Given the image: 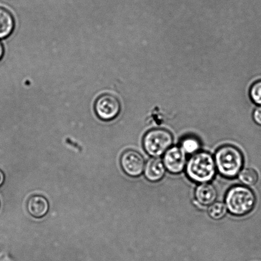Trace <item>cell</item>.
Instances as JSON below:
<instances>
[{
  "label": "cell",
  "instance_id": "1",
  "mask_svg": "<svg viewBox=\"0 0 261 261\" xmlns=\"http://www.w3.org/2000/svg\"><path fill=\"white\" fill-rule=\"evenodd\" d=\"M214 160L220 174L228 178H233L239 175L244 163L241 151L229 145L220 147L215 154Z\"/></svg>",
  "mask_w": 261,
  "mask_h": 261
},
{
  "label": "cell",
  "instance_id": "2",
  "mask_svg": "<svg viewBox=\"0 0 261 261\" xmlns=\"http://www.w3.org/2000/svg\"><path fill=\"white\" fill-rule=\"evenodd\" d=\"M216 172L213 156L204 151L194 153L186 165L187 175L196 182L208 183L214 178Z\"/></svg>",
  "mask_w": 261,
  "mask_h": 261
},
{
  "label": "cell",
  "instance_id": "3",
  "mask_svg": "<svg viewBox=\"0 0 261 261\" xmlns=\"http://www.w3.org/2000/svg\"><path fill=\"white\" fill-rule=\"evenodd\" d=\"M225 202L230 213L244 216L254 208L257 199L254 192L248 187L236 186L227 192Z\"/></svg>",
  "mask_w": 261,
  "mask_h": 261
},
{
  "label": "cell",
  "instance_id": "4",
  "mask_svg": "<svg viewBox=\"0 0 261 261\" xmlns=\"http://www.w3.org/2000/svg\"><path fill=\"white\" fill-rule=\"evenodd\" d=\"M173 142L172 135L168 130L153 129L148 132L143 139L145 152L153 158L165 154Z\"/></svg>",
  "mask_w": 261,
  "mask_h": 261
},
{
  "label": "cell",
  "instance_id": "5",
  "mask_svg": "<svg viewBox=\"0 0 261 261\" xmlns=\"http://www.w3.org/2000/svg\"><path fill=\"white\" fill-rule=\"evenodd\" d=\"M94 110L99 119L106 121H112L118 116L121 111V103L116 96L104 94L97 99Z\"/></svg>",
  "mask_w": 261,
  "mask_h": 261
},
{
  "label": "cell",
  "instance_id": "6",
  "mask_svg": "<svg viewBox=\"0 0 261 261\" xmlns=\"http://www.w3.org/2000/svg\"><path fill=\"white\" fill-rule=\"evenodd\" d=\"M121 166L124 173L132 177H138L144 171L145 163L143 156L137 151L127 150L122 153Z\"/></svg>",
  "mask_w": 261,
  "mask_h": 261
},
{
  "label": "cell",
  "instance_id": "7",
  "mask_svg": "<svg viewBox=\"0 0 261 261\" xmlns=\"http://www.w3.org/2000/svg\"><path fill=\"white\" fill-rule=\"evenodd\" d=\"M163 163L170 173H181L187 165L186 153L180 147H170L164 154Z\"/></svg>",
  "mask_w": 261,
  "mask_h": 261
},
{
  "label": "cell",
  "instance_id": "8",
  "mask_svg": "<svg viewBox=\"0 0 261 261\" xmlns=\"http://www.w3.org/2000/svg\"><path fill=\"white\" fill-rule=\"evenodd\" d=\"M27 211L35 218H42L49 210V203L47 198L42 195L31 196L27 201Z\"/></svg>",
  "mask_w": 261,
  "mask_h": 261
},
{
  "label": "cell",
  "instance_id": "9",
  "mask_svg": "<svg viewBox=\"0 0 261 261\" xmlns=\"http://www.w3.org/2000/svg\"><path fill=\"white\" fill-rule=\"evenodd\" d=\"M144 175L148 180L156 182L164 177L166 168L160 159L153 158L147 161L144 168Z\"/></svg>",
  "mask_w": 261,
  "mask_h": 261
},
{
  "label": "cell",
  "instance_id": "10",
  "mask_svg": "<svg viewBox=\"0 0 261 261\" xmlns=\"http://www.w3.org/2000/svg\"><path fill=\"white\" fill-rule=\"evenodd\" d=\"M195 197L196 200L202 205H211L217 199V192L212 184L203 183L196 188Z\"/></svg>",
  "mask_w": 261,
  "mask_h": 261
},
{
  "label": "cell",
  "instance_id": "11",
  "mask_svg": "<svg viewBox=\"0 0 261 261\" xmlns=\"http://www.w3.org/2000/svg\"><path fill=\"white\" fill-rule=\"evenodd\" d=\"M14 19L11 13L0 8V38L9 37L14 29Z\"/></svg>",
  "mask_w": 261,
  "mask_h": 261
},
{
  "label": "cell",
  "instance_id": "12",
  "mask_svg": "<svg viewBox=\"0 0 261 261\" xmlns=\"http://www.w3.org/2000/svg\"><path fill=\"white\" fill-rule=\"evenodd\" d=\"M180 147L186 154H194L200 149L201 143L198 138L189 136L181 140Z\"/></svg>",
  "mask_w": 261,
  "mask_h": 261
},
{
  "label": "cell",
  "instance_id": "13",
  "mask_svg": "<svg viewBox=\"0 0 261 261\" xmlns=\"http://www.w3.org/2000/svg\"><path fill=\"white\" fill-rule=\"evenodd\" d=\"M239 178L245 186H253L259 180V175L253 168H245L240 171Z\"/></svg>",
  "mask_w": 261,
  "mask_h": 261
},
{
  "label": "cell",
  "instance_id": "14",
  "mask_svg": "<svg viewBox=\"0 0 261 261\" xmlns=\"http://www.w3.org/2000/svg\"><path fill=\"white\" fill-rule=\"evenodd\" d=\"M227 211L226 204L222 202H214L210 206L208 213L212 219L220 220L226 216Z\"/></svg>",
  "mask_w": 261,
  "mask_h": 261
},
{
  "label": "cell",
  "instance_id": "15",
  "mask_svg": "<svg viewBox=\"0 0 261 261\" xmlns=\"http://www.w3.org/2000/svg\"><path fill=\"white\" fill-rule=\"evenodd\" d=\"M250 96L254 103L261 106V80L252 84L250 88Z\"/></svg>",
  "mask_w": 261,
  "mask_h": 261
},
{
  "label": "cell",
  "instance_id": "16",
  "mask_svg": "<svg viewBox=\"0 0 261 261\" xmlns=\"http://www.w3.org/2000/svg\"><path fill=\"white\" fill-rule=\"evenodd\" d=\"M253 119H254L255 123L261 126V106L255 109L254 113H253Z\"/></svg>",
  "mask_w": 261,
  "mask_h": 261
},
{
  "label": "cell",
  "instance_id": "17",
  "mask_svg": "<svg viewBox=\"0 0 261 261\" xmlns=\"http://www.w3.org/2000/svg\"><path fill=\"white\" fill-rule=\"evenodd\" d=\"M5 181V175L4 171L0 169V188L4 185Z\"/></svg>",
  "mask_w": 261,
  "mask_h": 261
},
{
  "label": "cell",
  "instance_id": "18",
  "mask_svg": "<svg viewBox=\"0 0 261 261\" xmlns=\"http://www.w3.org/2000/svg\"><path fill=\"white\" fill-rule=\"evenodd\" d=\"M4 47H3L2 43L0 42V60H1V59L3 57V56H4Z\"/></svg>",
  "mask_w": 261,
  "mask_h": 261
}]
</instances>
